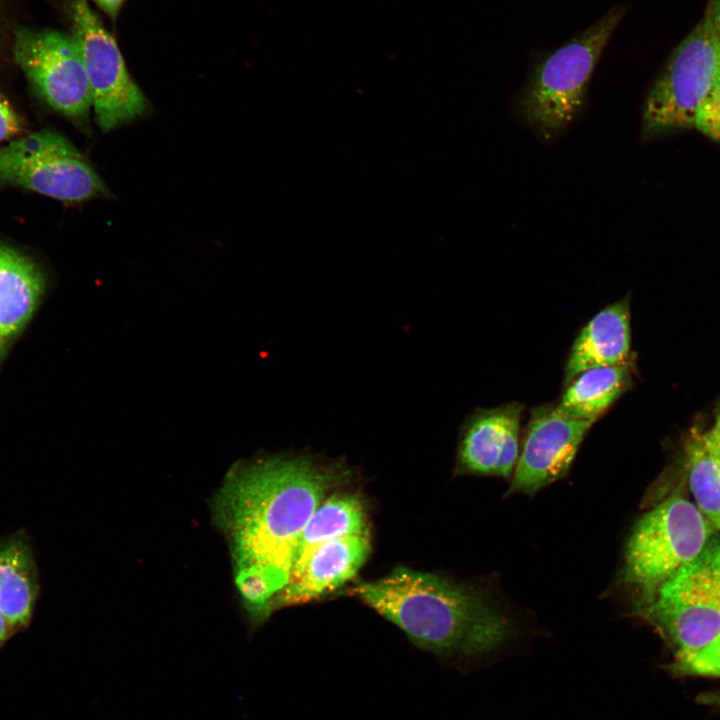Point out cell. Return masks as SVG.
<instances>
[{
  "mask_svg": "<svg viewBox=\"0 0 720 720\" xmlns=\"http://www.w3.org/2000/svg\"><path fill=\"white\" fill-rule=\"evenodd\" d=\"M704 434L709 443L720 452V417L711 431Z\"/></svg>",
  "mask_w": 720,
  "mask_h": 720,
  "instance_id": "obj_24",
  "label": "cell"
},
{
  "mask_svg": "<svg viewBox=\"0 0 720 720\" xmlns=\"http://www.w3.org/2000/svg\"><path fill=\"white\" fill-rule=\"evenodd\" d=\"M594 421L570 417L557 405L532 408L506 496L532 495L564 477Z\"/></svg>",
  "mask_w": 720,
  "mask_h": 720,
  "instance_id": "obj_10",
  "label": "cell"
},
{
  "mask_svg": "<svg viewBox=\"0 0 720 720\" xmlns=\"http://www.w3.org/2000/svg\"><path fill=\"white\" fill-rule=\"evenodd\" d=\"M368 533L366 509L357 495L340 492L326 497L304 527L291 575L302 567L320 545L333 539Z\"/></svg>",
  "mask_w": 720,
  "mask_h": 720,
  "instance_id": "obj_17",
  "label": "cell"
},
{
  "mask_svg": "<svg viewBox=\"0 0 720 720\" xmlns=\"http://www.w3.org/2000/svg\"><path fill=\"white\" fill-rule=\"evenodd\" d=\"M633 363L627 362L588 369L565 388L558 408L566 415L596 421L631 386Z\"/></svg>",
  "mask_w": 720,
  "mask_h": 720,
  "instance_id": "obj_16",
  "label": "cell"
},
{
  "mask_svg": "<svg viewBox=\"0 0 720 720\" xmlns=\"http://www.w3.org/2000/svg\"><path fill=\"white\" fill-rule=\"evenodd\" d=\"M44 289L45 279L36 264L0 243V335L6 342L27 325Z\"/></svg>",
  "mask_w": 720,
  "mask_h": 720,
  "instance_id": "obj_15",
  "label": "cell"
},
{
  "mask_svg": "<svg viewBox=\"0 0 720 720\" xmlns=\"http://www.w3.org/2000/svg\"><path fill=\"white\" fill-rule=\"evenodd\" d=\"M694 127L720 142V75L698 110Z\"/></svg>",
  "mask_w": 720,
  "mask_h": 720,
  "instance_id": "obj_20",
  "label": "cell"
},
{
  "mask_svg": "<svg viewBox=\"0 0 720 720\" xmlns=\"http://www.w3.org/2000/svg\"><path fill=\"white\" fill-rule=\"evenodd\" d=\"M0 184L67 203L110 194L82 153L52 130L38 131L0 147Z\"/></svg>",
  "mask_w": 720,
  "mask_h": 720,
  "instance_id": "obj_7",
  "label": "cell"
},
{
  "mask_svg": "<svg viewBox=\"0 0 720 720\" xmlns=\"http://www.w3.org/2000/svg\"><path fill=\"white\" fill-rule=\"evenodd\" d=\"M15 633L12 625L0 611V650Z\"/></svg>",
  "mask_w": 720,
  "mask_h": 720,
  "instance_id": "obj_23",
  "label": "cell"
},
{
  "mask_svg": "<svg viewBox=\"0 0 720 720\" xmlns=\"http://www.w3.org/2000/svg\"><path fill=\"white\" fill-rule=\"evenodd\" d=\"M615 6L553 51L537 58L516 100L517 112L543 141L557 138L585 104L588 84L605 46L624 15Z\"/></svg>",
  "mask_w": 720,
  "mask_h": 720,
  "instance_id": "obj_3",
  "label": "cell"
},
{
  "mask_svg": "<svg viewBox=\"0 0 720 720\" xmlns=\"http://www.w3.org/2000/svg\"><path fill=\"white\" fill-rule=\"evenodd\" d=\"M631 345L629 298L599 311L575 338L564 367V387L588 369L629 361Z\"/></svg>",
  "mask_w": 720,
  "mask_h": 720,
  "instance_id": "obj_13",
  "label": "cell"
},
{
  "mask_svg": "<svg viewBox=\"0 0 720 720\" xmlns=\"http://www.w3.org/2000/svg\"><path fill=\"white\" fill-rule=\"evenodd\" d=\"M6 341L3 339V337L0 335V357L4 352Z\"/></svg>",
  "mask_w": 720,
  "mask_h": 720,
  "instance_id": "obj_26",
  "label": "cell"
},
{
  "mask_svg": "<svg viewBox=\"0 0 720 720\" xmlns=\"http://www.w3.org/2000/svg\"><path fill=\"white\" fill-rule=\"evenodd\" d=\"M703 701L709 704H713L720 708V692L705 695Z\"/></svg>",
  "mask_w": 720,
  "mask_h": 720,
  "instance_id": "obj_25",
  "label": "cell"
},
{
  "mask_svg": "<svg viewBox=\"0 0 720 720\" xmlns=\"http://www.w3.org/2000/svg\"><path fill=\"white\" fill-rule=\"evenodd\" d=\"M690 490L696 506L716 532H720V452L705 434L691 433L686 446Z\"/></svg>",
  "mask_w": 720,
  "mask_h": 720,
  "instance_id": "obj_18",
  "label": "cell"
},
{
  "mask_svg": "<svg viewBox=\"0 0 720 720\" xmlns=\"http://www.w3.org/2000/svg\"><path fill=\"white\" fill-rule=\"evenodd\" d=\"M716 533L696 505L678 492L646 512L628 538L622 578L650 601L658 589L694 560Z\"/></svg>",
  "mask_w": 720,
  "mask_h": 720,
  "instance_id": "obj_4",
  "label": "cell"
},
{
  "mask_svg": "<svg viewBox=\"0 0 720 720\" xmlns=\"http://www.w3.org/2000/svg\"><path fill=\"white\" fill-rule=\"evenodd\" d=\"M13 56L33 89L52 109L80 128H89L91 91L73 34L20 27L14 35Z\"/></svg>",
  "mask_w": 720,
  "mask_h": 720,
  "instance_id": "obj_8",
  "label": "cell"
},
{
  "mask_svg": "<svg viewBox=\"0 0 720 720\" xmlns=\"http://www.w3.org/2000/svg\"><path fill=\"white\" fill-rule=\"evenodd\" d=\"M371 550L370 535H349L317 547L293 573L273 601L272 611L303 604L331 593L350 581Z\"/></svg>",
  "mask_w": 720,
  "mask_h": 720,
  "instance_id": "obj_12",
  "label": "cell"
},
{
  "mask_svg": "<svg viewBox=\"0 0 720 720\" xmlns=\"http://www.w3.org/2000/svg\"><path fill=\"white\" fill-rule=\"evenodd\" d=\"M642 609L674 646L675 658L707 646L720 631V534L716 532Z\"/></svg>",
  "mask_w": 720,
  "mask_h": 720,
  "instance_id": "obj_6",
  "label": "cell"
},
{
  "mask_svg": "<svg viewBox=\"0 0 720 720\" xmlns=\"http://www.w3.org/2000/svg\"><path fill=\"white\" fill-rule=\"evenodd\" d=\"M110 18L115 19L125 0H93Z\"/></svg>",
  "mask_w": 720,
  "mask_h": 720,
  "instance_id": "obj_22",
  "label": "cell"
},
{
  "mask_svg": "<svg viewBox=\"0 0 720 720\" xmlns=\"http://www.w3.org/2000/svg\"><path fill=\"white\" fill-rule=\"evenodd\" d=\"M39 595L38 570L23 534L0 539V611L15 632L26 629Z\"/></svg>",
  "mask_w": 720,
  "mask_h": 720,
  "instance_id": "obj_14",
  "label": "cell"
},
{
  "mask_svg": "<svg viewBox=\"0 0 720 720\" xmlns=\"http://www.w3.org/2000/svg\"><path fill=\"white\" fill-rule=\"evenodd\" d=\"M23 120L11 103L0 94V142L10 140L22 133Z\"/></svg>",
  "mask_w": 720,
  "mask_h": 720,
  "instance_id": "obj_21",
  "label": "cell"
},
{
  "mask_svg": "<svg viewBox=\"0 0 720 720\" xmlns=\"http://www.w3.org/2000/svg\"><path fill=\"white\" fill-rule=\"evenodd\" d=\"M72 19L99 128L109 132L142 117L149 107L147 98L129 74L114 37L87 0H73Z\"/></svg>",
  "mask_w": 720,
  "mask_h": 720,
  "instance_id": "obj_9",
  "label": "cell"
},
{
  "mask_svg": "<svg viewBox=\"0 0 720 720\" xmlns=\"http://www.w3.org/2000/svg\"><path fill=\"white\" fill-rule=\"evenodd\" d=\"M349 592L435 654L490 653L515 633L510 616L487 594L432 573L400 566Z\"/></svg>",
  "mask_w": 720,
  "mask_h": 720,
  "instance_id": "obj_2",
  "label": "cell"
},
{
  "mask_svg": "<svg viewBox=\"0 0 720 720\" xmlns=\"http://www.w3.org/2000/svg\"><path fill=\"white\" fill-rule=\"evenodd\" d=\"M720 75V22L706 9L676 47L646 98V139L694 127L699 108Z\"/></svg>",
  "mask_w": 720,
  "mask_h": 720,
  "instance_id": "obj_5",
  "label": "cell"
},
{
  "mask_svg": "<svg viewBox=\"0 0 720 720\" xmlns=\"http://www.w3.org/2000/svg\"><path fill=\"white\" fill-rule=\"evenodd\" d=\"M523 405L478 408L466 416L459 434L456 471L508 478L519 459Z\"/></svg>",
  "mask_w": 720,
  "mask_h": 720,
  "instance_id": "obj_11",
  "label": "cell"
},
{
  "mask_svg": "<svg viewBox=\"0 0 720 720\" xmlns=\"http://www.w3.org/2000/svg\"><path fill=\"white\" fill-rule=\"evenodd\" d=\"M673 667L683 674L720 677V631L703 649L675 658Z\"/></svg>",
  "mask_w": 720,
  "mask_h": 720,
  "instance_id": "obj_19",
  "label": "cell"
},
{
  "mask_svg": "<svg viewBox=\"0 0 720 720\" xmlns=\"http://www.w3.org/2000/svg\"><path fill=\"white\" fill-rule=\"evenodd\" d=\"M349 471L306 454L267 455L232 467L213 502L235 583L253 623L272 612L289 581L301 534L329 490Z\"/></svg>",
  "mask_w": 720,
  "mask_h": 720,
  "instance_id": "obj_1",
  "label": "cell"
}]
</instances>
